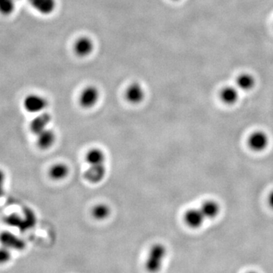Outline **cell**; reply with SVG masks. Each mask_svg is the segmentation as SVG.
<instances>
[{
    "mask_svg": "<svg viewBox=\"0 0 273 273\" xmlns=\"http://www.w3.org/2000/svg\"><path fill=\"white\" fill-rule=\"evenodd\" d=\"M0 244L9 250L20 251L24 248V243L14 234L8 232H3L0 234Z\"/></svg>",
    "mask_w": 273,
    "mask_h": 273,
    "instance_id": "cell-7",
    "label": "cell"
},
{
    "mask_svg": "<svg viewBox=\"0 0 273 273\" xmlns=\"http://www.w3.org/2000/svg\"><path fill=\"white\" fill-rule=\"evenodd\" d=\"M30 6L40 14L48 15L52 14L56 8L55 0H27Z\"/></svg>",
    "mask_w": 273,
    "mask_h": 273,
    "instance_id": "cell-10",
    "label": "cell"
},
{
    "mask_svg": "<svg viewBox=\"0 0 273 273\" xmlns=\"http://www.w3.org/2000/svg\"><path fill=\"white\" fill-rule=\"evenodd\" d=\"M11 258V250L4 246L0 247V264H6Z\"/></svg>",
    "mask_w": 273,
    "mask_h": 273,
    "instance_id": "cell-20",
    "label": "cell"
},
{
    "mask_svg": "<svg viewBox=\"0 0 273 273\" xmlns=\"http://www.w3.org/2000/svg\"><path fill=\"white\" fill-rule=\"evenodd\" d=\"M240 97V90L236 86H226L220 92V98L227 105L236 104Z\"/></svg>",
    "mask_w": 273,
    "mask_h": 273,
    "instance_id": "cell-12",
    "label": "cell"
},
{
    "mask_svg": "<svg viewBox=\"0 0 273 273\" xmlns=\"http://www.w3.org/2000/svg\"><path fill=\"white\" fill-rule=\"evenodd\" d=\"M15 8V0H0V14L8 16L12 14Z\"/></svg>",
    "mask_w": 273,
    "mask_h": 273,
    "instance_id": "cell-19",
    "label": "cell"
},
{
    "mask_svg": "<svg viewBox=\"0 0 273 273\" xmlns=\"http://www.w3.org/2000/svg\"><path fill=\"white\" fill-rule=\"evenodd\" d=\"M184 220L189 227L198 229L202 226L205 217L200 209H191L185 213Z\"/></svg>",
    "mask_w": 273,
    "mask_h": 273,
    "instance_id": "cell-11",
    "label": "cell"
},
{
    "mask_svg": "<svg viewBox=\"0 0 273 273\" xmlns=\"http://www.w3.org/2000/svg\"><path fill=\"white\" fill-rule=\"evenodd\" d=\"M110 214V209L106 204H100L95 206L92 210V216L97 220H103Z\"/></svg>",
    "mask_w": 273,
    "mask_h": 273,
    "instance_id": "cell-18",
    "label": "cell"
},
{
    "mask_svg": "<svg viewBox=\"0 0 273 273\" xmlns=\"http://www.w3.org/2000/svg\"><path fill=\"white\" fill-rule=\"evenodd\" d=\"M166 248L161 244L153 245L149 252L146 267L150 272H157L161 268L163 260L166 258Z\"/></svg>",
    "mask_w": 273,
    "mask_h": 273,
    "instance_id": "cell-1",
    "label": "cell"
},
{
    "mask_svg": "<svg viewBox=\"0 0 273 273\" xmlns=\"http://www.w3.org/2000/svg\"><path fill=\"white\" fill-rule=\"evenodd\" d=\"M36 136H37L36 144L42 150L49 148L55 143V134L52 130L46 128Z\"/></svg>",
    "mask_w": 273,
    "mask_h": 273,
    "instance_id": "cell-14",
    "label": "cell"
},
{
    "mask_svg": "<svg viewBox=\"0 0 273 273\" xmlns=\"http://www.w3.org/2000/svg\"><path fill=\"white\" fill-rule=\"evenodd\" d=\"M94 50V43L91 38L87 36H81L76 40L74 51L79 57H87Z\"/></svg>",
    "mask_w": 273,
    "mask_h": 273,
    "instance_id": "cell-6",
    "label": "cell"
},
{
    "mask_svg": "<svg viewBox=\"0 0 273 273\" xmlns=\"http://www.w3.org/2000/svg\"><path fill=\"white\" fill-rule=\"evenodd\" d=\"M106 156L104 152L99 148H93L89 150L86 154V162L89 166L104 164Z\"/></svg>",
    "mask_w": 273,
    "mask_h": 273,
    "instance_id": "cell-16",
    "label": "cell"
},
{
    "mask_svg": "<svg viewBox=\"0 0 273 273\" xmlns=\"http://www.w3.org/2000/svg\"><path fill=\"white\" fill-rule=\"evenodd\" d=\"M125 96L131 104H139L145 97V90L141 84L134 82L127 87Z\"/></svg>",
    "mask_w": 273,
    "mask_h": 273,
    "instance_id": "cell-4",
    "label": "cell"
},
{
    "mask_svg": "<svg viewBox=\"0 0 273 273\" xmlns=\"http://www.w3.org/2000/svg\"><path fill=\"white\" fill-rule=\"evenodd\" d=\"M5 175L3 171L0 169V198L3 196L4 184H5Z\"/></svg>",
    "mask_w": 273,
    "mask_h": 273,
    "instance_id": "cell-21",
    "label": "cell"
},
{
    "mask_svg": "<svg viewBox=\"0 0 273 273\" xmlns=\"http://www.w3.org/2000/svg\"><path fill=\"white\" fill-rule=\"evenodd\" d=\"M269 204L273 209V191L270 193V196H269Z\"/></svg>",
    "mask_w": 273,
    "mask_h": 273,
    "instance_id": "cell-22",
    "label": "cell"
},
{
    "mask_svg": "<svg viewBox=\"0 0 273 273\" xmlns=\"http://www.w3.org/2000/svg\"><path fill=\"white\" fill-rule=\"evenodd\" d=\"M106 172L105 164L90 166V167L84 172V179L90 183H99L104 179Z\"/></svg>",
    "mask_w": 273,
    "mask_h": 273,
    "instance_id": "cell-8",
    "label": "cell"
},
{
    "mask_svg": "<svg viewBox=\"0 0 273 273\" xmlns=\"http://www.w3.org/2000/svg\"><path fill=\"white\" fill-rule=\"evenodd\" d=\"M270 139L267 133L263 131H257L251 134L248 138V145L253 150L263 151L269 145Z\"/></svg>",
    "mask_w": 273,
    "mask_h": 273,
    "instance_id": "cell-5",
    "label": "cell"
},
{
    "mask_svg": "<svg viewBox=\"0 0 273 273\" xmlns=\"http://www.w3.org/2000/svg\"><path fill=\"white\" fill-rule=\"evenodd\" d=\"M200 210L205 219H214L220 214V204L214 201H207L202 204Z\"/></svg>",
    "mask_w": 273,
    "mask_h": 273,
    "instance_id": "cell-15",
    "label": "cell"
},
{
    "mask_svg": "<svg viewBox=\"0 0 273 273\" xmlns=\"http://www.w3.org/2000/svg\"><path fill=\"white\" fill-rule=\"evenodd\" d=\"M69 169L64 163H57L53 165L49 171L51 179L55 181L62 180L68 175Z\"/></svg>",
    "mask_w": 273,
    "mask_h": 273,
    "instance_id": "cell-17",
    "label": "cell"
},
{
    "mask_svg": "<svg viewBox=\"0 0 273 273\" xmlns=\"http://www.w3.org/2000/svg\"><path fill=\"white\" fill-rule=\"evenodd\" d=\"M51 115L47 112H41L36 115L34 119L30 122V130L33 134L37 135L42 131L47 128L48 125L50 123Z\"/></svg>",
    "mask_w": 273,
    "mask_h": 273,
    "instance_id": "cell-9",
    "label": "cell"
},
{
    "mask_svg": "<svg viewBox=\"0 0 273 273\" xmlns=\"http://www.w3.org/2000/svg\"><path fill=\"white\" fill-rule=\"evenodd\" d=\"M100 91L95 86H88L84 88L80 94L79 103L82 107L90 109L98 103Z\"/></svg>",
    "mask_w": 273,
    "mask_h": 273,
    "instance_id": "cell-3",
    "label": "cell"
},
{
    "mask_svg": "<svg viewBox=\"0 0 273 273\" xmlns=\"http://www.w3.org/2000/svg\"><path fill=\"white\" fill-rule=\"evenodd\" d=\"M47 106V100L39 94L28 95L24 100V109L30 113H41Z\"/></svg>",
    "mask_w": 273,
    "mask_h": 273,
    "instance_id": "cell-2",
    "label": "cell"
},
{
    "mask_svg": "<svg viewBox=\"0 0 273 273\" xmlns=\"http://www.w3.org/2000/svg\"><path fill=\"white\" fill-rule=\"evenodd\" d=\"M173 1H180V0H173Z\"/></svg>",
    "mask_w": 273,
    "mask_h": 273,
    "instance_id": "cell-23",
    "label": "cell"
},
{
    "mask_svg": "<svg viewBox=\"0 0 273 273\" xmlns=\"http://www.w3.org/2000/svg\"><path fill=\"white\" fill-rule=\"evenodd\" d=\"M255 85H256V78L251 73H242L236 78V86L239 90L250 91L255 88Z\"/></svg>",
    "mask_w": 273,
    "mask_h": 273,
    "instance_id": "cell-13",
    "label": "cell"
}]
</instances>
